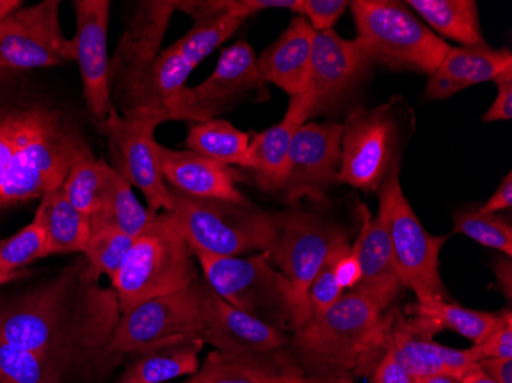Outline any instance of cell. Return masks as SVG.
I'll list each match as a JSON object with an SVG mask.
<instances>
[{"label":"cell","instance_id":"484cf974","mask_svg":"<svg viewBox=\"0 0 512 383\" xmlns=\"http://www.w3.org/2000/svg\"><path fill=\"white\" fill-rule=\"evenodd\" d=\"M315 36L304 17H293L283 34L256 59L264 82L273 83L290 97L306 91Z\"/></svg>","mask_w":512,"mask_h":383},{"label":"cell","instance_id":"f546056e","mask_svg":"<svg viewBox=\"0 0 512 383\" xmlns=\"http://www.w3.org/2000/svg\"><path fill=\"white\" fill-rule=\"evenodd\" d=\"M405 4L433 33L460 46L486 45L474 0H408Z\"/></svg>","mask_w":512,"mask_h":383},{"label":"cell","instance_id":"9c48e42d","mask_svg":"<svg viewBox=\"0 0 512 383\" xmlns=\"http://www.w3.org/2000/svg\"><path fill=\"white\" fill-rule=\"evenodd\" d=\"M278 236L269 253L273 267L286 276L295 293L302 324L312 316L309 289L325 261L339 247L350 243L348 232L333 218L293 204L275 213Z\"/></svg>","mask_w":512,"mask_h":383},{"label":"cell","instance_id":"4dcf8cb0","mask_svg":"<svg viewBox=\"0 0 512 383\" xmlns=\"http://www.w3.org/2000/svg\"><path fill=\"white\" fill-rule=\"evenodd\" d=\"M404 313L424 318L439 331H454L473 345L482 342L500 319V311L493 313V311L473 310V308L462 307L456 302H448L447 299L416 301L407 305Z\"/></svg>","mask_w":512,"mask_h":383},{"label":"cell","instance_id":"f5cc1de1","mask_svg":"<svg viewBox=\"0 0 512 383\" xmlns=\"http://www.w3.org/2000/svg\"><path fill=\"white\" fill-rule=\"evenodd\" d=\"M333 383H355V380L348 379V377H342V379L335 380Z\"/></svg>","mask_w":512,"mask_h":383},{"label":"cell","instance_id":"f907efd6","mask_svg":"<svg viewBox=\"0 0 512 383\" xmlns=\"http://www.w3.org/2000/svg\"><path fill=\"white\" fill-rule=\"evenodd\" d=\"M30 275L28 270H17V272H8V270L0 267V285L10 284V282L19 281V279L25 278Z\"/></svg>","mask_w":512,"mask_h":383},{"label":"cell","instance_id":"11a10c76","mask_svg":"<svg viewBox=\"0 0 512 383\" xmlns=\"http://www.w3.org/2000/svg\"><path fill=\"white\" fill-rule=\"evenodd\" d=\"M307 383H325V382H319V380L307 379Z\"/></svg>","mask_w":512,"mask_h":383},{"label":"cell","instance_id":"44dd1931","mask_svg":"<svg viewBox=\"0 0 512 383\" xmlns=\"http://www.w3.org/2000/svg\"><path fill=\"white\" fill-rule=\"evenodd\" d=\"M161 174L169 189L197 198L249 204L237 187V172L226 164L191 151H175L158 145Z\"/></svg>","mask_w":512,"mask_h":383},{"label":"cell","instance_id":"d590c367","mask_svg":"<svg viewBox=\"0 0 512 383\" xmlns=\"http://www.w3.org/2000/svg\"><path fill=\"white\" fill-rule=\"evenodd\" d=\"M132 236L115 229L92 230L83 256L99 275H106L109 281L122 269L123 262L134 244Z\"/></svg>","mask_w":512,"mask_h":383},{"label":"cell","instance_id":"db71d44e","mask_svg":"<svg viewBox=\"0 0 512 383\" xmlns=\"http://www.w3.org/2000/svg\"><path fill=\"white\" fill-rule=\"evenodd\" d=\"M120 383H140V382H135V380L123 379V377H122V380H120Z\"/></svg>","mask_w":512,"mask_h":383},{"label":"cell","instance_id":"c3c4849f","mask_svg":"<svg viewBox=\"0 0 512 383\" xmlns=\"http://www.w3.org/2000/svg\"><path fill=\"white\" fill-rule=\"evenodd\" d=\"M459 380L460 383H497L496 380L491 379V377L480 368L479 364L473 365V367L463 371Z\"/></svg>","mask_w":512,"mask_h":383},{"label":"cell","instance_id":"d4e9b609","mask_svg":"<svg viewBox=\"0 0 512 383\" xmlns=\"http://www.w3.org/2000/svg\"><path fill=\"white\" fill-rule=\"evenodd\" d=\"M509 66H512V54L508 50L491 48L488 43L451 46L439 68L428 79L424 97L430 102L450 99L470 86L493 82Z\"/></svg>","mask_w":512,"mask_h":383},{"label":"cell","instance_id":"52a82bcc","mask_svg":"<svg viewBox=\"0 0 512 383\" xmlns=\"http://www.w3.org/2000/svg\"><path fill=\"white\" fill-rule=\"evenodd\" d=\"M358 40L370 59L391 69L431 74L451 46L422 22L405 2L353 0Z\"/></svg>","mask_w":512,"mask_h":383},{"label":"cell","instance_id":"603a6c76","mask_svg":"<svg viewBox=\"0 0 512 383\" xmlns=\"http://www.w3.org/2000/svg\"><path fill=\"white\" fill-rule=\"evenodd\" d=\"M186 383H307L289 347L269 354L211 351Z\"/></svg>","mask_w":512,"mask_h":383},{"label":"cell","instance_id":"681fc988","mask_svg":"<svg viewBox=\"0 0 512 383\" xmlns=\"http://www.w3.org/2000/svg\"><path fill=\"white\" fill-rule=\"evenodd\" d=\"M22 0H0V22L22 7Z\"/></svg>","mask_w":512,"mask_h":383},{"label":"cell","instance_id":"ffe728a7","mask_svg":"<svg viewBox=\"0 0 512 383\" xmlns=\"http://www.w3.org/2000/svg\"><path fill=\"white\" fill-rule=\"evenodd\" d=\"M204 344L234 354H269L290 345L286 331L247 315L224 301L203 279L201 290Z\"/></svg>","mask_w":512,"mask_h":383},{"label":"cell","instance_id":"e0dca14e","mask_svg":"<svg viewBox=\"0 0 512 383\" xmlns=\"http://www.w3.org/2000/svg\"><path fill=\"white\" fill-rule=\"evenodd\" d=\"M375 62L358 40L335 31L316 33L306 94L312 100V118L338 111L367 79Z\"/></svg>","mask_w":512,"mask_h":383},{"label":"cell","instance_id":"1f68e13d","mask_svg":"<svg viewBox=\"0 0 512 383\" xmlns=\"http://www.w3.org/2000/svg\"><path fill=\"white\" fill-rule=\"evenodd\" d=\"M186 151L212 158L226 166L247 167L250 135L224 118L192 123L184 140Z\"/></svg>","mask_w":512,"mask_h":383},{"label":"cell","instance_id":"ac0fdd59","mask_svg":"<svg viewBox=\"0 0 512 383\" xmlns=\"http://www.w3.org/2000/svg\"><path fill=\"white\" fill-rule=\"evenodd\" d=\"M77 30L73 40L74 60L82 77L83 100L92 122L100 125L112 111L109 86L108 28L111 2L76 0Z\"/></svg>","mask_w":512,"mask_h":383},{"label":"cell","instance_id":"7bdbcfd3","mask_svg":"<svg viewBox=\"0 0 512 383\" xmlns=\"http://www.w3.org/2000/svg\"><path fill=\"white\" fill-rule=\"evenodd\" d=\"M336 281L344 292H352L361 281V264H359L358 252L353 244L347 243L336 253L333 262Z\"/></svg>","mask_w":512,"mask_h":383},{"label":"cell","instance_id":"74e56055","mask_svg":"<svg viewBox=\"0 0 512 383\" xmlns=\"http://www.w3.org/2000/svg\"><path fill=\"white\" fill-rule=\"evenodd\" d=\"M102 164V158H97L96 155L82 158L71 167L62 184L69 203L88 218L96 207L102 189Z\"/></svg>","mask_w":512,"mask_h":383},{"label":"cell","instance_id":"30bf717a","mask_svg":"<svg viewBox=\"0 0 512 383\" xmlns=\"http://www.w3.org/2000/svg\"><path fill=\"white\" fill-rule=\"evenodd\" d=\"M391 100L376 108L353 109L342 123L341 166L336 183L378 192L385 177L402 161L404 123Z\"/></svg>","mask_w":512,"mask_h":383},{"label":"cell","instance_id":"f35d334b","mask_svg":"<svg viewBox=\"0 0 512 383\" xmlns=\"http://www.w3.org/2000/svg\"><path fill=\"white\" fill-rule=\"evenodd\" d=\"M341 247H339V249H341ZM339 249H336L335 252L332 253V256L325 261L324 266L321 267L318 275L315 276L312 284H310L307 298H309L312 315H319L322 311L332 307L345 293L341 285L336 281L335 270H333V262H335V256L336 253L339 252Z\"/></svg>","mask_w":512,"mask_h":383},{"label":"cell","instance_id":"9a60e30c","mask_svg":"<svg viewBox=\"0 0 512 383\" xmlns=\"http://www.w3.org/2000/svg\"><path fill=\"white\" fill-rule=\"evenodd\" d=\"M166 122L163 115L148 109L119 114L112 111L97 129L108 137L114 152L120 157L117 171L122 172L132 187L142 192L152 212H171V189L161 174L155 128Z\"/></svg>","mask_w":512,"mask_h":383},{"label":"cell","instance_id":"836d02e7","mask_svg":"<svg viewBox=\"0 0 512 383\" xmlns=\"http://www.w3.org/2000/svg\"><path fill=\"white\" fill-rule=\"evenodd\" d=\"M246 22L230 13L221 14L211 20L195 22L194 27L174 43L181 56L197 68L209 54L214 53L226 40L237 33L238 28Z\"/></svg>","mask_w":512,"mask_h":383},{"label":"cell","instance_id":"cb8c5ba5","mask_svg":"<svg viewBox=\"0 0 512 383\" xmlns=\"http://www.w3.org/2000/svg\"><path fill=\"white\" fill-rule=\"evenodd\" d=\"M312 109V100L306 92L293 95L283 120L250 138L246 169L253 172L256 184L264 192H278L293 137L312 118Z\"/></svg>","mask_w":512,"mask_h":383},{"label":"cell","instance_id":"6da1fadb","mask_svg":"<svg viewBox=\"0 0 512 383\" xmlns=\"http://www.w3.org/2000/svg\"><path fill=\"white\" fill-rule=\"evenodd\" d=\"M100 278L82 256L37 289L0 299V341L50 357L66 376L111 370L120 361L109 344L122 310Z\"/></svg>","mask_w":512,"mask_h":383},{"label":"cell","instance_id":"bcb514c9","mask_svg":"<svg viewBox=\"0 0 512 383\" xmlns=\"http://www.w3.org/2000/svg\"><path fill=\"white\" fill-rule=\"evenodd\" d=\"M479 365L497 383H512V359H482Z\"/></svg>","mask_w":512,"mask_h":383},{"label":"cell","instance_id":"ee69618b","mask_svg":"<svg viewBox=\"0 0 512 383\" xmlns=\"http://www.w3.org/2000/svg\"><path fill=\"white\" fill-rule=\"evenodd\" d=\"M493 82L497 86V97L482 115V122H506L512 118V66L500 73Z\"/></svg>","mask_w":512,"mask_h":383},{"label":"cell","instance_id":"7dc6e473","mask_svg":"<svg viewBox=\"0 0 512 383\" xmlns=\"http://www.w3.org/2000/svg\"><path fill=\"white\" fill-rule=\"evenodd\" d=\"M494 275H496L497 285L502 293H505L506 299H512V261L508 256H500L496 259L493 266Z\"/></svg>","mask_w":512,"mask_h":383},{"label":"cell","instance_id":"7a4b0ae2","mask_svg":"<svg viewBox=\"0 0 512 383\" xmlns=\"http://www.w3.org/2000/svg\"><path fill=\"white\" fill-rule=\"evenodd\" d=\"M91 155L74 112L45 99L0 100V210L40 200Z\"/></svg>","mask_w":512,"mask_h":383},{"label":"cell","instance_id":"f6af8a7d","mask_svg":"<svg viewBox=\"0 0 512 383\" xmlns=\"http://www.w3.org/2000/svg\"><path fill=\"white\" fill-rule=\"evenodd\" d=\"M482 212L499 213L509 210L512 207V174L509 172L503 177L502 183L497 187L496 192L491 195L483 206H479Z\"/></svg>","mask_w":512,"mask_h":383},{"label":"cell","instance_id":"816d5d0a","mask_svg":"<svg viewBox=\"0 0 512 383\" xmlns=\"http://www.w3.org/2000/svg\"><path fill=\"white\" fill-rule=\"evenodd\" d=\"M416 383H460V380L450 376H427L417 377Z\"/></svg>","mask_w":512,"mask_h":383},{"label":"cell","instance_id":"7402d4cb","mask_svg":"<svg viewBox=\"0 0 512 383\" xmlns=\"http://www.w3.org/2000/svg\"><path fill=\"white\" fill-rule=\"evenodd\" d=\"M359 215H361V229L356 235L353 246L358 252L362 276L355 292L367 296L382 311H387L398 299L404 285L394 264L384 221L379 215L371 218L370 210L364 204L359 206Z\"/></svg>","mask_w":512,"mask_h":383},{"label":"cell","instance_id":"83f0119b","mask_svg":"<svg viewBox=\"0 0 512 383\" xmlns=\"http://www.w3.org/2000/svg\"><path fill=\"white\" fill-rule=\"evenodd\" d=\"M201 338H180L155 345L143 353L126 370L123 379L140 383H168L181 376H194L200 368Z\"/></svg>","mask_w":512,"mask_h":383},{"label":"cell","instance_id":"2e32d148","mask_svg":"<svg viewBox=\"0 0 512 383\" xmlns=\"http://www.w3.org/2000/svg\"><path fill=\"white\" fill-rule=\"evenodd\" d=\"M341 137L338 122H307L296 131L278 189L287 204L324 203L341 166Z\"/></svg>","mask_w":512,"mask_h":383},{"label":"cell","instance_id":"3957f363","mask_svg":"<svg viewBox=\"0 0 512 383\" xmlns=\"http://www.w3.org/2000/svg\"><path fill=\"white\" fill-rule=\"evenodd\" d=\"M384 313L367 296L345 292L293 331L290 353L307 379L333 383L368 377L384 351Z\"/></svg>","mask_w":512,"mask_h":383},{"label":"cell","instance_id":"8fae6325","mask_svg":"<svg viewBox=\"0 0 512 383\" xmlns=\"http://www.w3.org/2000/svg\"><path fill=\"white\" fill-rule=\"evenodd\" d=\"M260 94L269 97L266 82L256 66L252 46L240 40L221 53L214 71L204 82L194 88L184 86L172 95L166 105L168 120L207 122Z\"/></svg>","mask_w":512,"mask_h":383},{"label":"cell","instance_id":"8992f818","mask_svg":"<svg viewBox=\"0 0 512 383\" xmlns=\"http://www.w3.org/2000/svg\"><path fill=\"white\" fill-rule=\"evenodd\" d=\"M206 284L224 301L278 330L295 331L302 321L286 276L273 267L267 252L215 256L194 252Z\"/></svg>","mask_w":512,"mask_h":383},{"label":"cell","instance_id":"e575fe53","mask_svg":"<svg viewBox=\"0 0 512 383\" xmlns=\"http://www.w3.org/2000/svg\"><path fill=\"white\" fill-rule=\"evenodd\" d=\"M454 232L473 239L476 243L499 250L503 256H512V227L499 213L477 209L457 210L453 213Z\"/></svg>","mask_w":512,"mask_h":383},{"label":"cell","instance_id":"7c38bea8","mask_svg":"<svg viewBox=\"0 0 512 383\" xmlns=\"http://www.w3.org/2000/svg\"><path fill=\"white\" fill-rule=\"evenodd\" d=\"M203 279L123 311L112 334L109 353L115 357L143 353L155 345L180 338H201Z\"/></svg>","mask_w":512,"mask_h":383},{"label":"cell","instance_id":"8d00e7d4","mask_svg":"<svg viewBox=\"0 0 512 383\" xmlns=\"http://www.w3.org/2000/svg\"><path fill=\"white\" fill-rule=\"evenodd\" d=\"M45 256H48L46 255V232L42 220L37 215L16 235L0 239V267L8 272L25 270L28 264Z\"/></svg>","mask_w":512,"mask_h":383},{"label":"cell","instance_id":"f1b7e54d","mask_svg":"<svg viewBox=\"0 0 512 383\" xmlns=\"http://www.w3.org/2000/svg\"><path fill=\"white\" fill-rule=\"evenodd\" d=\"M36 215L45 227L46 255L83 253L91 236V224L88 217L69 203L62 186L48 190L40 198Z\"/></svg>","mask_w":512,"mask_h":383},{"label":"cell","instance_id":"ba28073f","mask_svg":"<svg viewBox=\"0 0 512 383\" xmlns=\"http://www.w3.org/2000/svg\"><path fill=\"white\" fill-rule=\"evenodd\" d=\"M378 192V215L384 221L404 289L411 290L417 302L447 299L439 258L448 236L433 235L417 218L402 190L401 164L391 169Z\"/></svg>","mask_w":512,"mask_h":383},{"label":"cell","instance_id":"ab89813d","mask_svg":"<svg viewBox=\"0 0 512 383\" xmlns=\"http://www.w3.org/2000/svg\"><path fill=\"white\" fill-rule=\"evenodd\" d=\"M477 359H512V313L500 311L496 327L479 344L473 345Z\"/></svg>","mask_w":512,"mask_h":383},{"label":"cell","instance_id":"4fadbf2b","mask_svg":"<svg viewBox=\"0 0 512 383\" xmlns=\"http://www.w3.org/2000/svg\"><path fill=\"white\" fill-rule=\"evenodd\" d=\"M73 60V40L63 34L59 0L20 7L0 22V80Z\"/></svg>","mask_w":512,"mask_h":383},{"label":"cell","instance_id":"d6a6232c","mask_svg":"<svg viewBox=\"0 0 512 383\" xmlns=\"http://www.w3.org/2000/svg\"><path fill=\"white\" fill-rule=\"evenodd\" d=\"M65 377L50 357L0 341V383H63Z\"/></svg>","mask_w":512,"mask_h":383},{"label":"cell","instance_id":"277c9868","mask_svg":"<svg viewBox=\"0 0 512 383\" xmlns=\"http://www.w3.org/2000/svg\"><path fill=\"white\" fill-rule=\"evenodd\" d=\"M198 276L194 250L181 235L169 212H160L135 236L122 269L112 279L120 310L158 296L171 295L194 284Z\"/></svg>","mask_w":512,"mask_h":383},{"label":"cell","instance_id":"b9f144b4","mask_svg":"<svg viewBox=\"0 0 512 383\" xmlns=\"http://www.w3.org/2000/svg\"><path fill=\"white\" fill-rule=\"evenodd\" d=\"M385 316V315H384ZM370 383H416V377L399 362L387 341V324H385V347L381 357L368 376Z\"/></svg>","mask_w":512,"mask_h":383},{"label":"cell","instance_id":"5bb4252c","mask_svg":"<svg viewBox=\"0 0 512 383\" xmlns=\"http://www.w3.org/2000/svg\"><path fill=\"white\" fill-rule=\"evenodd\" d=\"M177 0L135 2L109 66V86L115 111L123 114L134 102L161 53Z\"/></svg>","mask_w":512,"mask_h":383},{"label":"cell","instance_id":"d6986e66","mask_svg":"<svg viewBox=\"0 0 512 383\" xmlns=\"http://www.w3.org/2000/svg\"><path fill=\"white\" fill-rule=\"evenodd\" d=\"M385 324L388 345L416 379L427 376L459 379L463 371L479 364L473 348L459 350L434 341L440 331L424 318L390 308L385 311Z\"/></svg>","mask_w":512,"mask_h":383},{"label":"cell","instance_id":"4316f807","mask_svg":"<svg viewBox=\"0 0 512 383\" xmlns=\"http://www.w3.org/2000/svg\"><path fill=\"white\" fill-rule=\"evenodd\" d=\"M157 213L135 197L128 178L103 160L102 189L89 217L92 230L115 229L126 235H140Z\"/></svg>","mask_w":512,"mask_h":383},{"label":"cell","instance_id":"5b68a950","mask_svg":"<svg viewBox=\"0 0 512 383\" xmlns=\"http://www.w3.org/2000/svg\"><path fill=\"white\" fill-rule=\"evenodd\" d=\"M171 215L194 252L243 256L272 252L278 236L275 213L249 204L197 198L171 189Z\"/></svg>","mask_w":512,"mask_h":383},{"label":"cell","instance_id":"60d3db41","mask_svg":"<svg viewBox=\"0 0 512 383\" xmlns=\"http://www.w3.org/2000/svg\"><path fill=\"white\" fill-rule=\"evenodd\" d=\"M347 8V0H301L296 16L304 17L316 33H324L335 27Z\"/></svg>","mask_w":512,"mask_h":383}]
</instances>
